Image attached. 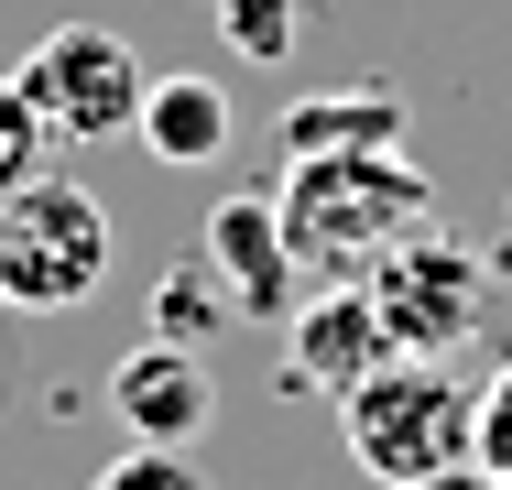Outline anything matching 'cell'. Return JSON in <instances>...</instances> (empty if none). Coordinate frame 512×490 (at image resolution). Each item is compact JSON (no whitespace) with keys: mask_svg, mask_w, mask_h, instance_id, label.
<instances>
[{"mask_svg":"<svg viewBox=\"0 0 512 490\" xmlns=\"http://www.w3.org/2000/svg\"><path fill=\"white\" fill-rule=\"evenodd\" d=\"M469 469L491 490H512V360L480 382V436H469Z\"/></svg>","mask_w":512,"mask_h":490,"instance_id":"9a60e30c","label":"cell"},{"mask_svg":"<svg viewBox=\"0 0 512 490\" xmlns=\"http://www.w3.org/2000/svg\"><path fill=\"white\" fill-rule=\"evenodd\" d=\"M11 88L33 98V120H44L55 142H120V131L142 120L153 66H142L109 22H55V33L11 66Z\"/></svg>","mask_w":512,"mask_h":490,"instance_id":"277c9868","label":"cell"},{"mask_svg":"<svg viewBox=\"0 0 512 490\" xmlns=\"http://www.w3.org/2000/svg\"><path fill=\"white\" fill-rule=\"evenodd\" d=\"M109 414L131 425V447H197L207 425H218V382H207L197 349L142 338V349L109 360Z\"/></svg>","mask_w":512,"mask_h":490,"instance_id":"52a82bcc","label":"cell"},{"mask_svg":"<svg viewBox=\"0 0 512 490\" xmlns=\"http://www.w3.org/2000/svg\"><path fill=\"white\" fill-rule=\"evenodd\" d=\"M131 131H142V153H153L164 175L229 164V88H218V77H153Z\"/></svg>","mask_w":512,"mask_h":490,"instance_id":"30bf717a","label":"cell"},{"mask_svg":"<svg viewBox=\"0 0 512 490\" xmlns=\"http://www.w3.org/2000/svg\"><path fill=\"white\" fill-rule=\"evenodd\" d=\"M197 262L229 284V305L240 316H295V251H284V218H273V186H229L218 207H207V240Z\"/></svg>","mask_w":512,"mask_h":490,"instance_id":"ba28073f","label":"cell"},{"mask_svg":"<svg viewBox=\"0 0 512 490\" xmlns=\"http://www.w3.org/2000/svg\"><path fill=\"white\" fill-rule=\"evenodd\" d=\"M393 360V327H382V305L360 284H316L295 294V316H284V382L316 392V403H338L349 382H371Z\"/></svg>","mask_w":512,"mask_h":490,"instance_id":"8992f818","label":"cell"},{"mask_svg":"<svg viewBox=\"0 0 512 490\" xmlns=\"http://www.w3.org/2000/svg\"><path fill=\"white\" fill-rule=\"evenodd\" d=\"M273 142H284V164H306V153H404V98L393 88H306V98H284Z\"/></svg>","mask_w":512,"mask_h":490,"instance_id":"9c48e42d","label":"cell"},{"mask_svg":"<svg viewBox=\"0 0 512 490\" xmlns=\"http://www.w3.org/2000/svg\"><path fill=\"white\" fill-rule=\"evenodd\" d=\"M360 294L382 305V327H393V349L404 360H447V349H469L480 338V262L447 240V229H414L404 251H382Z\"/></svg>","mask_w":512,"mask_h":490,"instance_id":"5b68a950","label":"cell"},{"mask_svg":"<svg viewBox=\"0 0 512 490\" xmlns=\"http://www.w3.org/2000/svg\"><path fill=\"white\" fill-rule=\"evenodd\" d=\"M218 316H240V305H229V284L207 273L197 251H186V262H175V273L153 284V327H142V338H175V349H207V338H218Z\"/></svg>","mask_w":512,"mask_h":490,"instance_id":"8fae6325","label":"cell"},{"mask_svg":"<svg viewBox=\"0 0 512 490\" xmlns=\"http://www.w3.org/2000/svg\"><path fill=\"white\" fill-rule=\"evenodd\" d=\"M338 436H349V458L382 490L458 480V469H469V436H480V382H458L447 360H404V349H393L371 382L338 392Z\"/></svg>","mask_w":512,"mask_h":490,"instance_id":"7a4b0ae2","label":"cell"},{"mask_svg":"<svg viewBox=\"0 0 512 490\" xmlns=\"http://www.w3.org/2000/svg\"><path fill=\"white\" fill-rule=\"evenodd\" d=\"M109 262H120V229L77 175L44 164V175L0 186V305L11 316H77L109 284Z\"/></svg>","mask_w":512,"mask_h":490,"instance_id":"3957f363","label":"cell"},{"mask_svg":"<svg viewBox=\"0 0 512 490\" xmlns=\"http://www.w3.org/2000/svg\"><path fill=\"white\" fill-rule=\"evenodd\" d=\"M88 490H207V469H197V447H120Z\"/></svg>","mask_w":512,"mask_h":490,"instance_id":"4fadbf2b","label":"cell"},{"mask_svg":"<svg viewBox=\"0 0 512 490\" xmlns=\"http://www.w3.org/2000/svg\"><path fill=\"white\" fill-rule=\"evenodd\" d=\"M404 490H469V469H458V480H404Z\"/></svg>","mask_w":512,"mask_h":490,"instance_id":"2e32d148","label":"cell"},{"mask_svg":"<svg viewBox=\"0 0 512 490\" xmlns=\"http://www.w3.org/2000/svg\"><path fill=\"white\" fill-rule=\"evenodd\" d=\"M273 218H284L295 284L316 294V284H360L382 251H404L414 229H436V186L404 153H306V164H284Z\"/></svg>","mask_w":512,"mask_h":490,"instance_id":"6da1fadb","label":"cell"},{"mask_svg":"<svg viewBox=\"0 0 512 490\" xmlns=\"http://www.w3.org/2000/svg\"><path fill=\"white\" fill-rule=\"evenodd\" d=\"M55 164V131L33 120V98L0 77V186H22V175H44Z\"/></svg>","mask_w":512,"mask_h":490,"instance_id":"5bb4252c","label":"cell"},{"mask_svg":"<svg viewBox=\"0 0 512 490\" xmlns=\"http://www.w3.org/2000/svg\"><path fill=\"white\" fill-rule=\"evenodd\" d=\"M207 11H218L229 55H251V66H284V55L306 44V11H295V0H207Z\"/></svg>","mask_w":512,"mask_h":490,"instance_id":"7c38bea8","label":"cell"},{"mask_svg":"<svg viewBox=\"0 0 512 490\" xmlns=\"http://www.w3.org/2000/svg\"><path fill=\"white\" fill-rule=\"evenodd\" d=\"M502 218H512V207H502Z\"/></svg>","mask_w":512,"mask_h":490,"instance_id":"e0dca14e","label":"cell"}]
</instances>
